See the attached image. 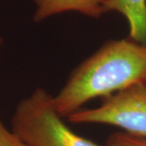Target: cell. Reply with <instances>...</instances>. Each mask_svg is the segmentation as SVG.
<instances>
[{"mask_svg": "<svg viewBox=\"0 0 146 146\" xmlns=\"http://www.w3.org/2000/svg\"><path fill=\"white\" fill-rule=\"evenodd\" d=\"M146 84V44L127 37L109 40L73 70L54 97L56 110L68 118L97 98Z\"/></svg>", "mask_w": 146, "mask_h": 146, "instance_id": "obj_1", "label": "cell"}, {"mask_svg": "<svg viewBox=\"0 0 146 146\" xmlns=\"http://www.w3.org/2000/svg\"><path fill=\"white\" fill-rule=\"evenodd\" d=\"M54 106V97L36 89L18 103L11 131L29 146H101L74 132Z\"/></svg>", "mask_w": 146, "mask_h": 146, "instance_id": "obj_2", "label": "cell"}, {"mask_svg": "<svg viewBox=\"0 0 146 146\" xmlns=\"http://www.w3.org/2000/svg\"><path fill=\"white\" fill-rule=\"evenodd\" d=\"M101 105L80 109L68 117L76 124H106L131 136L146 138V84H136L101 98Z\"/></svg>", "mask_w": 146, "mask_h": 146, "instance_id": "obj_3", "label": "cell"}, {"mask_svg": "<svg viewBox=\"0 0 146 146\" xmlns=\"http://www.w3.org/2000/svg\"><path fill=\"white\" fill-rule=\"evenodd\" d=\"M36 6L33 20L36 23L65 12H79L84 16L98 19L105 14L103 0H33Z\"/></svg>", "mask_w": 146, "mask_h": 146, "instance_id": "obj_4", "label": "cell"}, {"mask_svg": "<svg viewBox=\"0 0 146 146\" xmlns=\"http://www.w3.org/2000/svg\"><path fill=\"white\" fill-rule=\"evenodd\" d=\"M102 9L122 15L128 24V37L146 44V0H103Z\"/></svg>", "mask_w": 146, "mask_h": 146, "instance_id": "obj_5", "label": "cell"}, {"mask_svg": "<svg viewBox=\"0 0 146 146\" xmlns=\"http://www.w3.org/2000/svg\"><path fill=\"white\" fill-rule=\"evenodd\" d=\"M105 146H146V138L131 136L123 131H116L110 135Z\"/></svg>", "mask_w": 146, "mask_h": 146, "instance_id": "obj_6", "label": "cell"}, {"mask_svg": "<svg viewBox=\"0 0 146 146\" xmlns=\"http://www.w3.org/2000/svg\"><path fill=\"white\" fill-rule=\"evenodd\" d=\"M0 146H29L11 130H8L0 117Z\"/></svg>", "mask_w": 146, "mask_h": 146, "instance_id": "obj_7", "label": "cell"}, {"mask_svg": "<svg viewBox=\"0 0 146 146\" xmlns=\"http://www.w3.org/2000/svg\"><path fill=\"white\" fill-rule=\"evenodd\" d=\"M3 44V38L0 36V54H1V50H2Z\"/></svg>", "mask_w": 146, "mask_h": 146, "instance_id": "obj_8", "label": "cell"}]
</instances>
